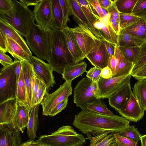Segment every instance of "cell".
Here are the masks:
<instances>
[{
    "mask_svg": "<svg viewBox=\"0 0 146 146\" xmlns=\"http://www.w3.org/2000/svg\"><path fill=\"white\" fill-rule=\"evenodd\" d=\"M73 125L85 135L115 133L129 125L128 120L115 115L101 114L84 108L75 115Z\"/></svg>",
    "mask_w": 146,
    "mask_h": 146,
    "instance_id": "6da1fadb",
    "label": "cell"
},
{
    "mask_svg": "<svg viewBox=\"0 0 146 146\" xmlns=\"http://www.w3.org/2000/svg\"><path fill=\"white\" fill-rule=\"evenodd\" d=\"M13 2L11 10L6 12L0 11V20L25 38L35 23L33 11L19 1Z\"/></svg>",
    "mask_w": 146,
    "mask_h": 146,
    "instance_id": "7a4b0ae2",
    "label": "cell"
},
{
    "mask_svg": "<svg viewBox=\"0 0 146 146\" xmlns=\"http://www.w3.org/2000/svg\"><path fill=\"white\" fill-rule=\"evenodd\" d=\"M52 30L51 53L48 62L53 71L62 74L67 66L76 63L68 48L63 30Z\"/></svg>",
    "mask_w": 146,
    "mask_h": 146,
    "instance_id": "3957f363",
    "label": "cell"
},
{
    "mask_svg": "<svg viewBox=\"0 0 146 146\" xmlns=\"http://www.w3.org/2000/svg\"><path fill=\"white\" fill-rule=\"evenodd\" d=\"M35 141L42 146H84L86 138L73 127L66 125L48 135H43Z\"/></svg>",
    "mask_w": 146,
    "mask_h": 146,
    "instance_id": "277c9868",
    "label": "cell"
},
{
    "mask_svg": "<svg viewBox=\"0 0 146 146\" xmlns=\"http://www.w3.org/2000/svg\"><path fill=\"white\" fill-rule=\"evenodd\" d=\"M52 31L44 29L35 23L25 37L32 52L38 57L48 62L51 53Z\"/></svg>",
    "mask_w": 146,
    "mask_h": 146,
    "instance_id": "5b68a950",
    "label": "cell"
},
{
    "mask_svg": "<svg viewBox=\"0 0 146 146\" xmlns=\"http://www.w3.org/2000/svg\"><path fill=\"white\" fill-rule=\"evenodd\" d=\"M18 60L3 66L0 73V104L9 100L16 99L17 80L15 68Z\"/></svg>",
    "mask_w": 146,
    "mask_h": 146,
    "instance_id": "8992f818",
    "label": "cell"
},
{
    "mask_svg": "<svg viewBox=\"0 0 146 146\" xmlns=\"http://www.w3.org/2000/svg\"><path fill=\"white\" fill-rule=\"evenodd\" d=\"M98 83L94 82L87 77L82 78L77 83L74 90V102L82 110L89 104L98 99L96 96Z\"/></svg>",
    "mask_w": 146,
    "mask_h": 146,
    "instance_id": "52a82bcc",
    "label": "cell"
},
{
    "mask_svg": "<svg viewBox=\"0 0 146 146\" xmlns=\"http://www.w3.org/2000/svg\"><path fill=\"white\" fill-rule=\"evenodd\" d=\"M72 82L65 81L55 91L49 94L47 92L40 104L42 107V113L49 116L52 110L58 104L68 99L72 94Z\"/></svg>",
    "mask_w": 146,
    "mask_h": 146,
    "instance_id": "ba28073f",
    "label": "cell"
},
{
    "mask_svg": "<svg viewBox=\"0 0 146 146\" xmlns=\"http://www.w3.org/2000/svg\"><path fill=\"white\" fill-rule=\"evenodd\" d=\"M131 74L105 79L101 77L98 82L97 99L108 98L112 94L130 82Z\"/></svg>",
    "mask_w": 146,
    "mask_h": 146,
    "instance_id": "9c48e42d",
    "label": "cell"
},
{
    "mask_svg": "<svg viewBox=\"0 0 146 146\" xmlns=\"http://www.w3.org/2000/svg\"><path fill=\"white\" fill-rule=\"evenodd\" d=\"M29 62L32 65L35 73L46 86L48 92L56 84L52 68L48 63L34 56L30 57Z\"/></svg>",
    "mask_w": 146,
    "mask_h": 146,
    "instance_id": "30bf717a",
    "label": "cell"
},
{
    "mask_svg": "<svg viewBox=\"0 0 146 146\" xmlns=\"http://www.w3.org/2000/svg\"><path fill=\"white\" fill-rule=\"evenodd\" d=\"M110 57L106 48L100 38L96 40L93 46L86 56L94 67L101 69L108 66Z\"/></svg>",
    "mask_w": 146,
    "mask_h": 146,
    "instance_id": "8fae6325",
    "label": "cell"
},
{
    "mask_svg": "<svg viewBox=\"0 0 146 146\" xmlns=\"http://www.w3.org/2000/svg\"><path fill=\"white\" fill-rule=\"evenodd\" d=\"M70 29L86 57L93 46L96 40L99 38L82 26H78Z\"/></svg>",
    "mask_w": 146,
    "mask_h": 146,
    "instance_id": "7c38bea8",
    "label": "cell"
},
{
    "mask_svg": "<svg viewBox=\"0 0 146 146\" xmlns=\"http://www.w3.org/2000/svg\"><path fill=\"white\" fill-rule=\"evenodd\" d=\"M37 24L42 29H50L52 19L51 0H42L33 11Z\"/></svg>",
    "mask_w": 146,
    "mask_h": 146,
    "instance_id": "4fadbf2b",
    "label": "cell"
},
{
    "mask_svg": "<svg viewBox=\"0 0 146 146\" xmlns=\"http://www.w3.org/2000/svg\"><path fill=\"white\" fill-rule=\"evenodd\" d=\"M117 112L127 120L137 122L143 117L145 111L132 93L129 101Z\"/></svg>",
    "mask_w": 146,
    "mask_h": 146,
    "instance_id": "5bb4252c",
    "label": "cell"
},
{
    "mask_svg": "<svg viewBox=\"0 0 146 146\" xmlns=\"http://www.w3.org/2000/svg\"><path fill=\"white\" fill-rule=\"evenodd\" d=\"M21 142L20 132L11 123L0 124V146H19Z\"/></svg>",
    "mask_w": 146,
    "mask_h": 146,
    "instance_id": "9a60e30c",
    "label": "cell"
},
{
    "mask_svg": "<svg viewBox=\"0 0 146 146\" xmlns=\"http://www.w3.org/2000/svg\"><path fill=\"white\" fill-rule=\"evenodd\" d=\"M31 108L28 105L17 101L16 112L11 123L16 130L23 133L29 122Z\"/></svg>",
    "mask_w": 146,
    "mask_h": 146,
    "instance_id": "2e32d148",
    "label": "cell"
},
{
    "mask_svg": "<svg viewBox=\"0 0 146 146\" xmlns=\"http://www.w3.org/2000/svg\"><path fill=\"white\" fill-rule=\"evenodd\" d=\"M109 14L103 18L99 17L94 25L96 29L100 33L101 38L113 43L117 46L118 35L114 31L110 20Z\"/></svg>",
    "mask_w": 146,
    "mask_h": 146,
    "instance_id": "e0dca14e",
    "label": "cell"
},
{
    "mask_svg": "<svg viewBox=\"0 0 146 146\" xmlns=\"http://www.w3.org/2000/svg\"><path fill=\"white\" fill-rule=\"evenodd\" d=\"M132 93L130 82L116 92L108 98L109 104L117 111L129 101Z\"/></svg>",
    "mask_w": 146,
    "mask_h": 146,
    "instance_id": "ac0fdd59",
    "label": "cell"
},
{
    "mask_svg": "<svg viewBox=\"0 0 146 146\" xmlns=\"http://www.w3.org/2000/svg\"><path fill=\"white\" fill-rule=\"evenodd\" d=\"M68 48L76 63L86 58L70 31V27L66 26L63 29Z\"/></svg>",
    "mask_w": 146,
    "mask_h": 146,
    "instance_id": "d6986e66",
    "label": "cell"
},
{
    "mask_svg": "<svg viewBox=\"0 0 146 146\" xmlns=\"http://www.w3.org/2000/svg\"><path fill=\"white\" fill-rule=\"evenodd\" d=\"M17 105L16 99L0 104V124L11 123L16 112Z\"/></svg>",
    "mask_w": 146,
    "mask_h": 146,
    "instance_id": "ffe728a7",
    "label": "cell"
},
{
    "mask_svg": "<svg viewBox=\"0 0 146 146\" xmlns=\"http://www.w3.org/2000/svg\"><path fill=\"white\" fill-rule=\"evenodd\" d=\"M69 1L72 15L75 21L79 26L84 27L94 35L93 30L88 19L76 0H69Z\"/></svg>",
    "mask_w": 146,
    "mask_h": 146,
    "instance_id": "44dd1931",
    "label": "cell"
},
{
    "mask_svg": "<svg viewBox=\"0 0 146 146\" xmlns=\"http://www.w3.org/2000/svg\"><path fill=\"white\" fill-rule=\"evenodd\" d=\"M0 31H2L6 36L9 37L13 40L29 56H33L31 51L21 35L1 20H0Z\"/></svg>",
    "mask_w": 146,
    "mask_h": 146,
    "instance_id": "7402d4cb",
    "label": "cell"
},
{
    "mask_svg": "<svg viewBox=\"0 0 146 146\" xmlns=\"http://www.w3.org/2000/svg\"><path fill=\"white\" fill-rule=\"evenodd\" d=\"M114 55L118 62L113 77L131 74L134 65L125 58L118 46H116Z\"/></svg>",
    "mask_w": 146,
    "mask_h": 146,
    "instance_id": "603a6c76",
    "label": "cell"
},
{
    "mask_svg": "<svg viewBox=\"0 0 146 146\" xmlns=\"http://www.w3.org/2000/svg\"><path fill=\"white\" fill-rule=\"evenodd\" d=\"M87 64L84 62L69 65L64 68L62 78L65 81L72 82L76 78L86 72Z\"/></svg>",
    "mask_w": 146,
    "mask_h": 146,
    "instance_id": "cb8c5ba5",
    "label": "cell"
},
{
    "mask_svg": "<svg viewBox=\"0 0 146 146\" xmlns=\"http://www.w3.org/2000/svg\"><path fill=\"white\" fill-rule=\"evenodd\" d=\"M86 136L90 141L89 146H117L112 133H104L94 136L91 135Z\"/></svg>",
    "mask_w": 146,
    "mask_h": 146,
    "instance_id": "d4e9b609",
    "label": "cell"
},
{
    "mask_svg": "<svg viewBox=\"0 0 146 146\" xmlns=\"http://www.w3.org/2000/svg\"><path fill=\"white\" fill-rule=\"evenodd\" d=\"M21 62L26 89L27 103L31 107L32 81L34 72L32 65L29 62L25 61Z\"/></svg>",
    "mask_w": 146,
    "mask_h": 146,
    "instance_id": "484cf974",
    "label": "cell"
},
{
    "mask_svg": "<svg viewBox=\"0 0 146 146\" xmlns=\"http://www.w3.org/2000/svg\"><path fill=\"white\" fill-rule=\"evenodd\" d=\"M39 104L32 107L30 109L29 122L27 127L28 136L30 140H34L36 137V133L39 128Z\"/></svg>",
    "mask_w": 146,
    "mask_h": 146,
    "instance_id": "4316f807",
    "label": "cell"
},
{
    "mask_svg": "<svg viewBox=\"0 0 146 146\" xmlns=\"http://www.w3.org/2000/svg\"><path fill=\"white\" fill-rule=\"evenodd\" d=\"M76 1L88 19L93 30L94 36L98 38H101V36L100 32L94 27L95 24L97 21V19L100 17L93 10L88 0Z\"/></svg>",
    "mask_w": 146,
    "mask_h": 146,
    "instance_id": "83f0119b",
    "label": "cell"
},
{
    "mask_svg": "<svg viewBox=\"0 0 146 146\" xmlns=\"http://www.w3.org/2000/svg\"><path fill=\"white\" fill-rule=\"evenodd\" d=\"M6 38L7 52L10 53L15 60L21 61L29 62L31 56L12 38L7 36Z\"/></svg>",
    "mask_w": 146,
    "mask_h": 146,
    "instance_id": "f1b7e54d",
    "label": "cell"
},
{
    "mask_svg": "<svg viewBox=\"0 0 146 146\" xmlns=\"http://www.w3.org/2000/svg\"><path fill=\"white\" fill-rule=\"evenodd\" d=\"M146 40L139 39L127 33L125 29H121L118 35V46H140Z\"/></svg>",
    "mask_w": 146,
    "mask_h": 146,
    "instance_id": "f546056e",
    "label": "cell"
},
{
    "mask_svg": "<svg viewBox=\"0 0 146 146\" xmlns=\"http://www.w3.org/2000/svg\"><path fill=\"white\" fill-rule=\"evenodd\" d=\"M52 19L50 29H63V15L59 0H51Z\"/></svg>",
    "mask_w": 146,
    "mask_h": 146,
    "instance_id": "4dcf8cb0",
    "label": "cell"
},
{
    "mask_svg": "<svg viewBox=\"0 0 146 146\" xmlns=\"http://www.w3.org/2000/svg\"><path fill=\"white\" fill-rule=\"evenodd\" d=\"M132 93L141 108L146 111V79L137 80L133 88Z\"/></svg>",
    "mask_w": 146,
    "mask_h": 146,
    "instance_id": "1f68e13d",
    "label": "cell"
},
{
    "mask_svg": "<svg viewBox=\"0 0 146 146\" xmlns=\"http://www.w3.org/2000/svg\"><path fill=\"white\" fill-rule=\"evenodd\" d=\"M125 29L130 35L146 41V18H141L137 22Z\"/></svg>",
    "mask_w": 146,
    "mask_h": 146,
    "instance_id": "d6a6232c",
    "label": "cell"
},
{
    "mask_svg": "<svg viewBox=\"0 0 146 146\" xmlns=\"http://www.w3.org/2000/svg\"><path fill=\"white\" fill-rule=\"evenodd\" d=\"M137 143L142 136L134 125H129L119 131L114 133Z\"/></svg>",
    "mask_w": 146,
    "mask_h": 146,
    "instance_id": "836d02e7",
    "label": "cell"
},
{
    "mask_svg": "<svg viewBox=\"0 0 146 146\" xmlns=\"http://www.w3.org/2000/svg\"><path fill=\"white\" fill-rule=\"evenodd\" d=\"M118 47L125 58L130 62L135 65L139 56L140 46Z\"/></svg>",
    "mask_w": 146,
    "mask_h": 146,
    "instance_id": "e575fe53",
    "label": "cell"
},
{
    "mask_svg": "<svg viewBox=\"0 0 146 146\" xmlns=\"http://www.w3.org/2000/svg\"><path fill=\"white\" fill-rule=\"evenodd\" d=\"M84 108L101 114L112 115L114 114L108 108L107 105L101 99L88 104Z\"/></svg>",
    "mask_w": 146,
    "mask_h": 146,
    "instance_id": "d590c367",
    "label": "cell"
},
{
    "mask_svg": "<svg viewBox=\"0 0 146 146\" xmlns=\"http://www.w3.org/2000/svg\"><path fill=\"white\" fill-rule=\"evenodd\" d=\"M16 100L17 102L27 104L26 101V87L22 68L17 81Z\"/></svg>",
    "mask_w": 146,
    "mask_h": 146,
    "instance_id": "8d00e7d4",
    "label": "cell"
},
{
    "mask_svg": "<svg viewBox=\"0 0 146 146\" xmlns=\"http://www.w3.org/2000/svg\"><path fill=\"white\" fill-rule=\"evenodd\" d=\"M138 0H115L119 13L132 15L133 9Z\"/></svg>",
    "mask_w": 146,
    "mask_h": 146,
    "instance_id": "74e56055",
    "label": "cell"
},
{
    "mask_svg": "<svg viewBox=\"0 0 146 146\" xmlns=\"http://www.w3.org/2000/svg\"><path fill=\"white\" fill-rule=\"evenodd\" d=\"M108 11L110 15V22L114 31L118 35L120 30L119 12L116 8L114 0H113L111 6Z\"/></svg>",
    "mask_w": 146,
    "mask_h": 146,
    "instance_id": "f35d334b",
    "label": "cell"
},
{
    "mask_svg": "<svg viewBox=\"0 0 146 146\" xmlns=\"http://www.w3.org/2000/svg\"><path fill=\"white\" fill-rule=\"evenodd\" d=\"M141 18L119 13L120 29H125L137 22Z\"/></svg>",
    "mask_w": 146,
    "mask_h": 146,
    "instance_id": "ab89813d",
    "label": "cell"
},
{
    "mask_svg": "<svg viewBox=\"0 0 146 146\" xmlns=\"http://www.w3.org/2000/svg\"><path fill=\"white\" fill-rule=\"evenodd\" d=\"M63 15L62 29L65 28L70 20L69 17L72 15L70 6L69 0H59Z\"/></svg>",
    "mask_w": 146,
    "mask_h": 146,
    "instance_id": "60d3db41",
    "label": "cell"
},
{
    "mask_svg": "<svg viewBox=\"0 0 146 146\" xmlns=\"http://www.w3.org/2000/svg\"><path fill=\"white\" fill-rule=\"evenodd\" d=\"M132 15L140 18H146V0H138Z\"/></svg>",
    "mask_w": 146,
    "mask_h": 146,
    "instance_id": "b9f144b4",
    "label": "cell"
},
{
    "mask_svg": "<svg viewBox=\"0 0 146 146\" xmlns=\"http://www.w3.org/2000/svg\"><path fill=\"white\" fill-rule=\"evenodd\" d=\"M47 90V87L43 82L40 80L38 90L36 94L34 100L31 104V107L33 106L40 104L46 94Z\"/></svg>",
    "mask_w": 146,
    "mask_h": 146,
    "instance_id": "7bdbcfd3",
    "label": "cell"
},
{
    "mask_svg": "<svg viewBox=\"0 0 146 146\" xmlns=\"http://www.w3.org/2000/svg\"><path fill=\"white\" fill-rule=\"evenodd\" d=\"M139 57L134 65L132 72L137 70L146 63V41L140 47Z\"/></svg>",
    "mask_w": 146,
    "mask_h": 146,
    "instance_id": "ee69618b",
    "label": "cell"
},
{
    "mask_svg": "<svg viewBox=\"0 0 146 146\" xmlns=\"http://www.w3.org/2000/svg\"><path fill=\"white\" fill-rule=\"evenodd\" d=\"M102 69L94 67L86 71V76L94 82L98 83L101 77Z\"/></svg>",
    "mask_w": 146,
    "mask_h": 146,
    "instance_id": "f6af8a7d",
    "label": "cell"
},
{
    "mask_svg": "<svg viewBox=\"0 0 146 146\" xmlns=\"http://www.w3.org/2000/svg\"><path fill=\"white\" fill-rule=\"evenodd\" d=\"M113 133L117 146H138L137 143L117 134Z\"/></svg>",
    "mask_w": 146,
    "mask_h": 146,
    "instance_id": "bcb514c9",
    "label": "cell"
},
{
    "mask_svg": "<svg viewBox=\"0 0 146 146\" xmlns=\"http://www.w3.org/2000/svg\"><path fill=\"white\" fill-rule=\"evenodd\" d=\"M40 81V78L34 72V74L32 77V100L31 104L34 100L36 94L39 88Z\"/></svg>",
    "mask_w": 146,
    "mask_h": 146,
    "instance_id": "7dc6e473",
    "label": "cell"
},
{
    "mask_svg": "<svg viewBox=\"0 0 146 146\" xmlns=\"http://www.w3.org/2000/svg\"><path fill=\"white\" fill-rule=\"evenodd\" d=\"M131 76L137 80L146 79V63L137 70L132 72Z\"/></svg>",
    "mask_w": 146,
    "mask_h": 146,
    "instance_id": "c3c4849f",
    "label": "cell"
},
{
    "mask_svg": "<svg viewBox=\"0 0 146 146\" xmlns=\"http://www.w3.org/2000/svg\"><path fill=\"white\" fill-rule=\"evenodd\" d=\"M68 99H66L56 106L51 111L49 116L53 117L58 113L65 109L66 107Z\"/></svg>",
    "mask_w": 146,
    "mask_h": 146,
    "instance_id": "681fc988",
    "label": "cell"
},
{
    "mask_svg": "<svg viewBox=\"0 0 146 146\" xmlns=\"http://www.w3.org/2000/svg\"><path fill=\"white\" fill-rule=\"evenodd\" d=\"M88 1L94 12L98 14L101 18L105 17L102 12V9L98 0H88Z\"/></svg>",
    "mask_w": 146,
    "mask_h": 146,
    "instance_id": "f907efd6",
    "label": "cell"
},
{
    "mask_svg": "<svg viewBox=\"0 0 146 146\" xmlns=\"http://www.w3.org/2000/svg\"><path fill=\"white\" fill-rule=\"evenodd\" d=\"M13 6V1L0 0V11L6 12L11 10Z\"/></svg>",
    "mask_w": 146,
    "mask_h": 146,
    "instance_id": "816d5d0a",
    "label": "cell"
},
{
    "mask_svg": "<svg viewBox=\"0 0 146 146\" xmlns=\"http://www.w3.org/2000/svg\"><path fill=\"white\" fill-rule=\"evenodd\" d=\"M100 39L105 46L109 54L110 57L114 56L115 52L116 45L106 40L104 38H101Z\"/></svg>",
    "mask_w": 146,
    "mask_h": 146,
    "instance_id": "f5cc1de1",
    "label": "cell"
},
{
    "mask_svg": "<svg viewBox=\"0 0 146 146\" xmlns=\"http://www.w3.org/2000/svg\"><path fill=\"white\" fill-rule=\"evenodd\" d=\"M13 62L10 57L0 50V63L3 66L9 65L12 63Z\"/></svg>",
    "mask_w": 146,
    "mask_h": 146,
    "instance_id": "db71d44e",
    "label": "cell"
},
{
    "mask_svg": "<svg viewBox=\"0 0 146 146\" xmlns=\"http://www.w3.org/2000/svg\"><path fill=\"white\" fill-rule=\"evenodd\" d=\"M117 62V59L115 55L110 57L108 66L112 71V77H113L115 75Z\"/></svg>",
    "mask_w": 146,
    "mask_h": 146,
    "instance_id": "11a10c76",
    "label": "cell"
},
{
    "mask_svg": "<svg viewBox=\"0 0 146 146\" xmlns=\"http://www.w3.org/2000/svg\"><path fill=\"white\" fill-rule=\"evenodd\" d=\"M0 50L5 53L7 52L6 36L1 31H0Z\"/></svg>",
    "mask_w": 146,
    "mask_h": 146,
    "instance_id": "9f6ffc18",
    "label": "cell"
},
{
    "mask_svg": "<svg viewBox=\"0 0 146 146\" xmlns=\"http://www.w3.org/2000/svg\"><path fill=\"white\" fill-rule=\"evenodd\" d=\"M101 77L108 79L112 77V72L110 69L107 66L102 69Z\"/></svg>",
    "mask_w": 146,
    "mask_h": 146,
    "instance_id": "6f0895ef",
    "label": "cell"
},
{
    "mask_svg": "<svg viewBox=\"0 0 146 146\" xmlns=\"http://www.w3.org/2000/svg\"><path fill=\"white\" fill-rule=\"evenodd\" d=\"M99 3L102 9L108 10L111 6L113 0H98Z\"/></svg>",
    "mask_w": 146,
    "mask_h": 146,
    "instance_id": "680465c9",
    "label": "cell"
},
{
    "mask_svg": "<svg viewBox=\"0 0 146 146\" xmlns=\"http://www.w3.org/2000/svg\"><path fill=\"white\" fill-rule=\"evenodd\" d=\"M42 0H20L19 1L26 6H35L38 5Z\"/></svg>",
    "mask_w": 146,
    "mask_h": 146,
    "instance_id": "91938a15",
    "label": "cell"
},
{
    "mask_svg": "<svg viewBox=\"0 0 146 146\" xmlns=\"http://www.w3.org/2000/svg\"><path fill=\"white\" fill-rule=\"evenodd\" d=\"M19 146H42L34 140H29L21 143Z\"/></svg>",
    "mask_w": 146,
    "mask_h": 146,
    "instance_id": "94428289",
    "label": "cell"
},
{
    "mask_svg": "<svg viewBox=\"0 0 146 146\" xmlns=\"http://www.w3.org/2000/svg\"><path fill=\"white\" fill-rule=\"evenodd\" d=\"M22 68V66L21 62L18 60L15 68V73L17 81L20 76Z\"/></svg>",
    "mask_w": 146,
    "mask_h": 146,
    "instance_id": "6125c7cd",
    "label": "cell"
},
{
    "mask_svg": "<svg viewBox=\"0 0 146 146\" xmlns=\"http://www.w3.org/2000/svg\"><path fill=\"white\" fill-rule=\"evenodd\" d=\"M140 141L141 146H146V134L141 136Z\"/></svg>",
    "mask_w": 146,
    "mask_h": 146,
    "instance_id": "be15d7a7",
    "label": "cell"
}]
</instances>
